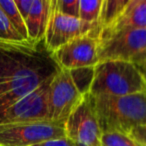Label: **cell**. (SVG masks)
I'll return each mask as SVG.
<instances>
[{
  "mask_svg": "<svg viewBox=\"0 0 146 146\" xmlns=\"http://www.w3.org/2000/svg\"><path fill=\"white\" fill-rule=\"evenodd\" d=\"M58 70L43 42H0V113L52 78Z\"/></svg>",
  "mask_w": 146,
  "mask_h": 146,
  "instance_id": "cell-1",
  "label": "cell"
},
{
  "mask_svg": "<svg viewBox=\"0 0 146 146\" xmlns=\"http://www.w3.org/2000/svg\"><path fill=\"white\" fill-rule=\"evenodd\" d=\"M92 97L103 133L129 135L135 128L146 125V91L119 97Z\"/></svg>",
  "mask_w": 146,
  "mask_h": 146,
  "instance_id": "cell-2",
  "label": "cell"
},
{
  "mask_svg": "<svg viewBox=\"0 0 146 146\" xmlns=\"http://www.w3.org/2000/svg\"><path fill=\"white\" fill-rule=\"evenodd\" d=\"M146 91V76L131 61L107 60L94 66L89 93L92 96L130 95Z\"/></svg>",
  "mask_w": 146,
  "mask_h": 146,
  "instance_id": "cell-3",
  "label": "cell"
},
{
  "mask_svg": "<svg viewBox=\"0 0 146 146\" xmlns=\"http://www.w3.org/2000/svg\"><path fill=\"white\" fill-rule=\"evenodd\" d=\"M102 134L93 97L87 92L65 121V136L75 146H101Z\"/></svg>",
  "mask_w": 146,
  "mask_h": 146,
  "instance_id": "cell-4",
  "label": "cell"
},
{
  "mask_svg": "<svg viewBox=\"0 0 146 146\" xmlns=\"http://www.w3.org/2000/svg\"><path fill=\"white\" fill-rule=\"evenodd\" d=\"M65 137V122L45 120L0 126V146H32Z\"/></svg>",
  "mask_w": 146,
  "mask_h": 146,
  "instance_id": "cell-5",
  "label": "cell"
},
{
  "mask_svg": "<svg viewBox=\"0 0 146 146\" xmlns=\"http://www.w3.org/2000/svg\"><path fill=\"white\" fill-rule=\"evenodd\" d=\"M51 79L43 82L0 113V126L49 120L48 93Z\"/></svg>",
  "mask_w": 146,
  "mask_h": 146,
  "instance_id": "cell-6",
  "label": "cell"
},
{
  "mask_svg": "<svg viewBox=\"0 0 146 146\" xmlns=\"http://www.w3.org/2000/svg\"><path fill=\"white\" fill-rule=\"evenodd\" d=\"M92 32L99 34L97 24L86 23L63 14L56 7L54 0H51L50 13L43 40V44L49 52H53L70 41Z\"/></svg>",
  "mask_w": 146,
  "mask_h": 146,
  "instance_id": "cell-7",
  "label": "cell"
},
{
  "mask_svg": "<svg viewBox=\"0 0 146 146\" xmlns=\"http://www.w3.org/2000/svg\"><path fill=\"white\" fill-rule=\"evenodd\" d=\"M83 95L73 80L70 71L59 68L49 86V120L65 122L81 101Z\"/></svg>",
  "mask_w": 146,
  "mask_h": 146,
  "instance_id": "cell-8",
  "label": "cell"
},
{
  "mask_svg": "<svg viewBox=\"0 0 146 146\" xmlns=\"http://www.w3.org/2000/svg\"><path fill=\"white\" fill-rule=\"evenodd\" d=\"M98 33L83 35L51 52V57L59 68L75 70L94 67L99 63Z\"/></svg>",
  "mask_w": 146,
  "mask_h": 146,
  "instance_id": "cell-9",
  "label": "cell"
},
{
  "mask_svg": "<svg viewBox=\"0 0 146 146\" xmlns=\"http://www.w3.org/2000/svg\"><path fill=\"white\" fill-rule=\"evenodd\" d=\"M146 54V28L126 31L99 42V62L124 60L136 63Z\"/></svg>",
  "mask_w": 146,
  "mask_h": 146,
  "instance_id": "cell-10",
  "label": "cell"
},
{
  "mask_svg": "<svg viewBox=\"0 0 146 146\" xmlns=\"http://www.w3.org/2000/svg\"><path fill=\"white\" fill-rule=\"evenodd\" d=\"M146 28V0H129L121 14L113 23L98 34L99 42L126 31Z\"/></svg>",
  "mask_w": 146,
  "mask_h": 146,
  "instance_id": "cell-11",
  "label": "cell"
},
{
  "mask_svg": "<svg viewBox=\"0 0 146 146\" xmlns=\"http://www.w3.org/2000/svg\"><path fill=\"white\" fill-rule=\"evenodd\" d=\"M51 0H33L25 18L28 40L32 44H39L44 40L45 31L50 13Z\"/></svg>",
  "mask_w": 146,
  "mask_h": 146,
  "instance_id": "cell-12",
  "label": "cell"
},
{
  "mask_svg": "<svg viewBox=\"0 0 146 146\" xmlns=\"http://www.w3.org/2000/svg\"><path fill=\"white\" fill-rule=\"evenodd\" d=\"M129 0H103L101 12L97 22L98 31L109 26L125 9Z\"/></svg>",
  "mask_w": 146,
  "mask_h": 146,
  "instance_id": "cell-13",
  "label": "cell"
},
{
  "mask_svg": "<svg viewBox=\"0 0 146 146\" xmlns=\"http://www.w3.org/2000/svg\"><path fill=\"white\" fill-rule=\"evenodd\" d=\"M0 7L4 11L6 16L8 17L9 21L13 25L17 32L23 37L26 41H28V34H27V28L25 25V21L21 16L14 0H7V1H1L0 0Z\"/></svg>",
  "mask_w": 146,
  "mask_h": 146,
  "instance_id": "cell-14",
  "label": "cell"
},
{
  "mask_svg": "<svg viewBox=\"0 0 146 146\" xmlns=\"http://www.w3.org/2000/svg\"><path fill=\"white\" fill-rule=\"evenodd\" d=\"M0 42L16 43V44L28 43V41L25 40L13 27L1 7H0Z\"/></svg>",
  "mask_w": 146,
  "mask_h": 146,
  "instance_id": "cell-15",
  "label": "cell"
},
{
  "mask_svg": "<svg viewBox=\"0 0 146 146\" xmlns=\"http://www.w3.org/2000/svg\"><path fill=\"white\" fill-rule=\"evenodd\" d=\"M103 0H80L79 2V19L83 22L97 24L101 12Z\"/></svg>",
  "mask_w": 146,
  "mask_h": 146,
  "instance_id": "cell-16",
  "label": "cell"
},
{
  "mask_svg": "<svg viewBox=\"0 0 146 146\" xmlns=\"http://www.w3.org/2000/svg\"><path fill=\"white\" fill-rule=\"evenodd\" d=\"M101 146H139L129 135L120 132H104Z\"/></svg>",
  "mask_w": 146,
  "mask_h": 146,
  "instance_id": "cell-17",
  "label": "cell"
},
{
  "mask_svg": "<svg viewBox=\"0 0 146 146\" xmlns=\"http://www.w3.org/2000/svg\"><path fill=\"white\" fill-rule=\"evenodd\" d=\"M55 5L61 13L79 19L80 0H54Z\"/></svg>",
  "mask_w": 146,
  "mask_h": 146,
  "instance_id": "cell-18",
  "label": "cell"
},
{
  "mask_svg": "<svg viewBox=\"0 0 146 146\" xmlns=\"http://www.w3.org/2000/svg\"><path fill=\"white\" fill-rule=\"evenodd\" d=\"M129 136L139 146H146V125H142L135 128Z\"/></svg>",
  "mask_w": 146,
  "mask_h": 146,
  "instance_id": "cell-19",
  "label": "cell"
},
{
  "mask_svg": "<svg viewBox=\"0 0 146 146\" xmlns=\"http://www.w3.org/2000/svg\"><path fill=\"white\" fill-rule=\"evenodd\" d=\"M33 0H14L15 4H16L17 8H18L19 12H20L21 16L23 17L25 21L27 14H28L29 10H30V7L32 5Z\"/></svg>",
  "mask_w": 146,
  "mask_h": 146,
  "instance_id": "cell-20",
  "label": "cell"
},
{
  "mask_svg": "<svg viewBox=\"0 0 146 146\" xmlns=\"http://www.w3.org/2000/svg\"><path fill=\"white\" fill-rule=\"evenodd\" d=\"M32 146H75L69 139L61 138V139H54V140H48V141L41 142V143L35 144Z\"/></svg>",
  "mask_w": 146,
  "mask_h": 146,
  "instance_id": "cell-21",
  "label": "cell"
},
{
  "mask_svg": "<svg viewBox=\"0 0 146 146\" xmlns=\"http://www.w3.org/2000/svg\"><path fill=\"white\" fill-rule=\"evenodd\" d=\"M136 64L139 66V68L142 70V72L144 73V75L146 76V54L144 55L143 57H142L141 59H140L139 61H138Z\"/></svg>",
  "mask_w": 146,
  "mask_h": 146,
  "instance_id": "cell-22",
  "label": "cell"
}]
</instances>
